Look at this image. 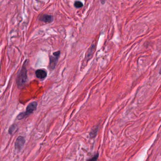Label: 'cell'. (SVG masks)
<instances>
[{"label": "cell", "mask_w": 161, "mask_h": 161, "mask_svg": "<svg viewBox=\"0 0 161 161\" xmlns=\"http://www.w3.org/2000/svg\"><path fill=\"white\" fill-rule=\"evenodd\" d=\"M60 52H54L53 53V56L50 57V63H49V67L51 70H53L55 68L57 63L58 58L60 56Z\"/></svg>", "instance_id": "obj_3"}, {"label": "cell", "mask_w": 161, "mask_h": 161, "mask_svg": "<svg viewBox=\"0 0 161 161\" xmlns=\"http://www.w3.org/2000/svg\"><path fill=\"white\" fill-rule=\"evenodd\" d=\"M25 139L22 136H19L15 143V148L18 151H20L23 147L25 143Z\"/></svg>", "instance_id": "obj_4"}, {"label": "cell", "mask_w": 161, "mask_h": 161, "mask_svg": "<svg viewBox=\"0 0 161 161\" xmlns=\"http://www.w3.org/2000/svg\"><path fill=\"white\" fill-rule=\"evenodd\" d=\"M17 126L16 124H13L10 126L9 129V133L11 135H12L17 130Z\"/></svg>", "instance_id": "obj_7"}, {"label": "cell", "mask_w": 161, "mask_h": 161, "mask_svg": "<svg viewBox=\"0 0 161 161\" xmlns=\"http://www.w3.org/2000/svg\"><path fill=\"white\" fill-rule=\"evenodd\" d=\"M98 156H99V153H97L95 156H94L93 157L87 160V161H97V160H98Z\"/></svg>", "instance_id": "obj_10"}, {"label": "cell", "mask_w": 161, "mask_h": 161, "mask_svg": "<svg viewBox=\"0 0 161 161\" xmlns=\"http://www.w3.org/2000/svg\"><path fill=\"white\" fill-rule=\"evenodd\" d=\"M35 75L38 78H40L41 80L44 79L47 77V72L46 71L43 70H38L35 71Z\"/></svg>", "instance_id": "obj_5"}, {"label": "cell", "mask_w": 161, "mask_h": 161, "mask_svg": "<svg viewBox=\"0 0 161 161\" xmlns=\"http://www.w3.org/2000/svg\"><path fill=\"white\" fill-rule=\"evenodd\" d=\"M83 5L82 2L80 1L75 2L74 3V6L77 8H80L83 7Z\"/></svg>", "instance_id": "obj_9"}, {"label": "cell", "mask_w": 161, "mask_h": 161, "mask_svg": "<svg viewBox=\"0 0 161 161\" xmlns=\"http://www.w3.org/2000/svg\"><path fill=\"white\" fill-rule=\"evenodd\" d=\"M94 45H92L90 49V50H89L90 52H88V53H87V54H88L87 57H90L91 56V54H92V53H93V51H94Z\"/></svg>", "instance_id": "obj_11"}, {"label": "cell", "mask_w": 161, "mask_h": 161, "mask_svg": "<svg viewBox=\"0 0 161 161\" xmlns=\"http://www.w3.org/2000/svg\"><path fill=\"white\" fill-rule=\"evenodd\" d=\"M38 103L36 102H32L29 104L26 108V111L24 112H22L18 115L17 119L19 120L23 119L24 118L28 117L29 115L33 113L34 111L37 109Z\"/></svg>", "instance_id": "obj_1"}, {"label": "cell", "mask_w": 161, "mask_h": 161, "mask_svg": "<svg viewBox=\"0 0 161 161\" xmlns=\"http://www.w3.org/2000/svg\"><path fill=\"white\" fill-rule=\"evenodd\" d=\"M27 80V71L26 68L23 66L17 78V83L18 87H23L25 85Z\"/></svg>", "instance_id": "obj_2"}, {"label": "cell", "mask_w": 161, "mask_h": 161, "mask_svg": "<svg viewBox=\"0 0 161 161\" xmlns=\"http://www.w3.org/2000/svg\"><path fill=\"white\" fill-rule=\"evenodd\" d=\"M40 20L44 23H51L53 21V16L49 15H44L40 18Z\"/></svg>", "instance_id": "obj_6"}, {"label": "cell", "mask_w": 161, "mask_h": 161, "mask_svg": "<svg viewBox=\"0 0 161 161\" xmlns=\"http://www.w3.org/2000/svg\"><path fill=\"white\" fill-rule=\"evenodd\" d=\"M159 74L161 75V68H160V71H159Z\"/></svg>", "instance_id": "obj_12"}, {"label": "cell", "mask_w": 161, "mask_h": 161, "mask_svg": "<svg viewBox=\"0 0 161 161\" xmlns=\"http://www.w3.org/2000/svg\"><path fill=\"white\" fill-rule=\"evenodd\" d=\"M97 131H98V127L94 128V129L91 131L90 133V138H94L97 135Z\"/></svg>", "instance_id": "obj_8"}, {"label": "cell", "mask_w": 161, "mask_h": 161, "mask_svg": "<svg viewBox=\"0 0 161 161\" xmlns=\"http://www.w3.org/2000/svg\"></svg>", "instance_id": "obj_13"}]
</instances>
